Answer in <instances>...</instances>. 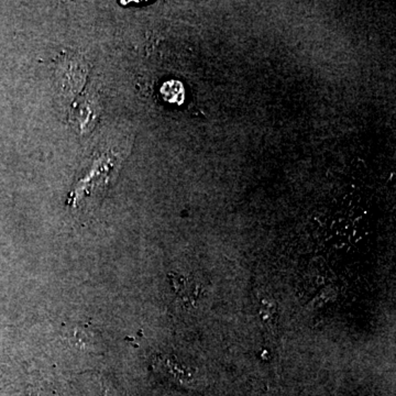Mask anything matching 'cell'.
I'll list each match as a JSON object with an SVG mask.
<instances>
[{
  "mask_svg": "<svg viewBox=\"0 0 396 396\" xmlns=\"http://www.w3.org/2000/svg\"><path fill=\"white\" fill-rule=\"evenodd\" d=\"M128 156V136L106 139L97 147L70 192V205L75 209H91L104 197L115 181L123 161Z\"/></svg>",
  "mask_w": 396,
  "mask_h": 396,
  "instance_id": "obj_1",
  "label": "cell"
},
{
  "mask_svg": "<svg viewBox=\"0 0 396 396\" xmlns=\"http://www.w3.org/2000/svg\"><path fill=\"white\" fill-rule=\"evenodd\" d=\"M171 278H172L176 294L182 299L190 302V303L195 302V299H197V287H196L195 284L188 281L183 276H174L173 274H171Z\"/></svg>",
  "mask_w": 396,
  "mask_h": 396,
  "instance_id": "obj_2",
  "label": "cell"
}]
</instances>
